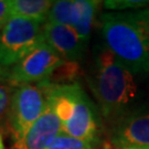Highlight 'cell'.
<instances>
[{"mask_svg":"<svg viewBox=\"0 0 149 149\" xmlns=\"http://www.w3.org/2000/svg\"><path fill=\"white\" fill-rule=\"evenodd\" d=\"M106 47L135 73H149V21L143 11L101 17Z\"/></svg>","mask_w":149,"mask_h":149,"instance_id":"cell-1","label":"cell"},{"mask_svg":"<svg viewBox=\"0 0 149 149\" xmlns=\"http://www.w3.org/2000/svg\"><path fill=\"white\" fill-rule=\"evenodd\" d=\"M88 82L105 117L123 115L136 100L134 73L106 45L96 50Z\"/></svg>","mask_w":149,"mask_h":149,"instance_id":"cell-2","label":"cell"},{"mask_svg":"<svg viewBox=\"0 0 149 149\" xmlns=\"http://www.w3.org/2000/svg\"><path fill=\"white\" fill-rule=\"evenodd\" d=\"M47 104L62 124V133L93 143L98 132V119L94 105L77 83L60 84L40 82Z\"/></svg>","mask_w":149,"mask_h":149,"instance_id":"cell-3","label":"cell"},{"mask_svg":"<svg viewBox=\"0 0 149 149\" xmlns=\"http://www.w3.org/2000/svg\"><path fill=\"white\" fill-rule=\"evenodd\" d=\"M42 42H45L43 23L12 16L0 36V66L12 68Z\"/></svg>","mask_w":149,"mask_h":149,"instance_id":"cell-4","label":"cell"},{"mask_svg":"<svg viewBox=\"0 0 149 149\" xmlns=\"http://www.w3.org/2000/svg\"><path fill=\"white\" fill-rule=\"evenodd\" d=\"M45 95L39 84L15 85L8 117V127L15 141L27 134L45 111Z\"/></svg>","mask_w":149,"mask_h":149,"instance_id":"cell-5","label":"cell"},{"mask_svg":"<svg viewBox=\"0 0 149 149\" xmlns=\"http://www.w3.org/2000/svg\"><path fill=\"white\" fill-rule=\"evenodd\" d=\"M65 63L66 61H64L48 43L42 42L8 70L9 82L18 85L50 80L52 74Z\"/></svg>","mask_w":149,"mask_h":149,"instance_id":"cell-6","label":"cell"},{"mask_svg":"<svg viewBox=\"0 0 149 149\" xmlns=\"http://www.w3.org/2000/svg\"><path fill=\"white\" fill-rule=\"evenodd\" d=\"M98 3V1L94 0L54 1L47 22L59 23L72 28L87 44Z\"/></svg>","mask_w":149,"mask_h":149,"instance_id":"cell-7","label":"cell"},{"mask_svg":"<svg viewBox=\"0 0 149 149\" xmlns=\"http://www.w3.org/2000/svg\"><path fill=\"white\" fill-rule=\"evenodd\" d=\"M112 141L118 149L149 147V109L125 115L114 129Z\"/></svg>","mask_w":149,"mask_h":149,"instance_id":"cell-8","label":"cell"},{"mask_svg":"<svg viewBox=\"0 0 149 149\" xmlns=\"http://www.w3.org/2000/svg\"><path fill=\"white\" fill-rule=\"evenodd\" d=\"M43 36L44 41L64 61L76 63L83 59L86 43L72 28L53 22H45L43 23Z\"/></svg>","mask_w":149,"mask_h":149,"instance_id":"cell-9","label":"cell"},{"mask_svg":"<svg viewBox=\"0 0 149 149\" xmlns=\"http://www.w3.org/2000/svg\"><path fill=\"white\" fill-rule=\"evenodd\" d=\"M61 133V120L47 104L42 115L21 139L15 141L13 147L15 149H47Z\"/></svg>","mask_w":149,"mask_h":149,"instance_id":"cell-10","label":"cell"},{"mask_svg":"<svg viewBox=\"0 0 149 149\" xmlns=\"http://www.w3.org/2000/svg\"><path fill=\"white\" fill-rule=\"evenodd\" d=\"M12 16L21 17L40 23L48 21L54 1L51 0H9Z\"/></svg>","mask_w":149,"mask_h":149,"instance_id":"cell-11","label":"cell"},{"mask_svg":"<svg viewBox=\"0 0 149 149\" xmlns=\"http://www.w3.org/2000/svg\"><path fill=\"white\" fill-rule=\"evenodd\" d=\"M15 84L9 81H0V130L8 126V117L10 111L11 96Z\"/></svg>","mask_w":149,"mask_h":149,"instance_id":"cell-12","label":"cell"},{"mask_svg":"<svg viewBox=\"0 0 149 149\" xmlns=\"http://www.w3.org/2000/svg\"><path fill=\"white\" fill-rule=\"evenodd\" d=\"M47 149H93V143L61 133L52 140Z\"/></svg>","mask_w":149,"mask_h":149,"instance_id":"cell-13","label":"cell"},{"mask_svg":"<svg viewBox=\"0 0 149 149\" xmlns=\"http://www.w3.org/2000/svg\"><path fill=\"white\" fill-rule=\"evenodd\" d=\"M149 6V1L141 0H107L104 2L106 9L112 10H125V9H137Z\"/></svg>","mask_w":149,"mask_h":149,"instance_id":"cell-14","label":"cell"},{"mask_svg":"<svg viewBox=\"0 0 149 149\" xmlns=\"http://www.w3.org/2000/svg\"><path fill=\"white\" fill-rule=\"evenodd\" d=\"M12 17L9 0H0V26L3 27Z\"/></svg>","mask_w":149,"mask_h":149,"instance_id":"cell-15","label":"cell"},{"mask_svg":"<svg viewBox=\"0 0 149 149\" xmlns=\"http://www.w3.org/2000/svg\"><path fill=\"white\" fill-rule=\"evenodd\" d=\"M0 81H9V71L0 66Z\"/></svg>","mask_w":149,"mask_h":149,"instance_id":"cell-16","label":"cell"},{"mask_svg":"<svg viewBox=\"0 0 149 149\" xmlns=\"http://www.w3.org/2000/svg\"><path fill=\"white\" fill-rule=\"evenodd\" d=\"M0 149H5V144H3V138L2 135L0 134Z\"/></svg>","mask_w":149,"mask_h":149,"instance_id":"cell-17","label":"cell"},{"mask_svg":"<svg viewBox=\"0 0 149 149\" xmlns=\"http://www.w3.org/2000/svg\"><path fill=\"white\" fill-rule=\"evenodd\" d=\"M125 149H149V147H130V148H125Z\"/></svg>","mask_w":149,"mask_h":149,"instance_id":"cell-18","label":"cell"},{"mask_svg":"<svg viewBox=\"0 0 149 149\" xmlns=\"http://www.w3.org/2000/svg\"><path fill=\"white\" fill-rule=\"evenodd\" d=\"M144 12H145V15H146V17H147V19H148V21H149V8L145 9Z\"/></svg>","mask_w":149,"mask_h":149,"instance_id":"cell-19","label":"cell"},{"mask_svg":"<svg viewBox=\"0 0 149 149\" xmlns=\"http://www.w3.org/2000/svg\"><path fill=\"white\" fill-rule=\"evenodd\" d=\"M2 28H3V27H1V26H0V36H1V31H2Z\"/></svg>","mask_w":149,"mask_h":149,"instance_id":"cell-20","label":"cell"},{"mask_svg":"<svg viewBox=\"0 0 149 149\" xmlns=\"http://www.w3.org/2000/svg\"><path fill=\"white\" fill-rule=\"evenodd\" d=\"M102 149H112V148H109V147H105V148H102Z\"/></svg>","mask_w":149,"mask_h":149,"instance_id":"cell-21","label":"cell"}]
</instances>
